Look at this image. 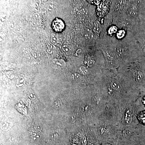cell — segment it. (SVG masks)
Segmentation results:
<instances>
[{"mask_svg":"<svg viewBox=\"0 0 145 145\" xmlns=\"http://www.w3.org/2000/svg\"><path fill=\"white\" fill-rule=\"evenodd\" d=\"M117 31V28L115 26H112L110 28L108 31V32L109 34H113L114 33H115Z\"/></svg>","mask_w":145,"mask_h":145,"instance_id":"obj_9","label":"cell"},{"mask_svg":"<svg viewBox=\"0 0 145 145\" xmlns=\"http://www.w3.org/2000/svg\"><path fill=\"white\" fill-rule=\"evenodd\" d=\"M138 119L141 123L145 125V111L141 112L138 115Z\"/></svg>","mask_w":145,"mask_h":145,"instance_id":"obj_4","label":"cell"},{"mask_svg":"<svg viewBox=\"0 0 145 145\" xmlns=\"http://www.w3.org/2000/svg\"><path fill=\"white\" fill-rule=\"evenodd\" d=\"M143 78V74L141 71H138L137 73L136 76V79L137 82L138 83H141Z\"/></svg>","mask_w":145,"mask_h":145,"instance_id":"obj_6","label":"cell"},{"mask_svg":"<svg viewBox=\"0 0 145 145\" xmlns=\"http://www.w3.org/2000/svg\"><path fill=\"white\" fill-rule=\"evenodd\" d=\"M89 3L91 4L99 5L101 0H87Z\"/></svg>","mask_w":145,"mask_h":145,"instance_id":"obj_11","label":"cell"},{"mask_svg":"<svg viewBox=\"0 0 145 145\" xmlns=\"http://www.w3.org/2000/svg\"><path fill=\"white\" fill-rule=\"evenodd\" d=\"M94 30L95 32L97 33L100 32L101 31V25L100 24V23L99 22H96L95 23Z\"/></svg>","mask_w":145,"mask_h":145,"instance_id":"obj_7","label":"cell"},{"mask_svg":"<svg viewBox=\"0 0 145 145\" xmlns=\"http://www.w3.org/2000/svg\"><path fill=\"white\" fill-rule=\"evenodd\" d=\"M52 27L55 32H61L64 30L65 24L61 19L56 18L53 21Z\"/></svg>","mask_w":145,"mask_h":145,"instance_id":"obj_2","label":"cell"},{"mask_svg":"<svg viewBox=\"0 0 145 145\" xmlns=\"http://www.w3.org/2000/svg\"><path fill=\"white\" fill-rule=\"evenodd\" d=\"M132 121V118L131 113L129 111H128L125 114V121L126 123L130 124Z\"/></svg>","mask_w":145,"mask_h":145,"instance_id":"obj_3","label":"cell"},{"mask_svg":"<svg viewBox=\"0 0 145 145\" xmlns=\"http://www.w3.org/2000/svg\"><path fill=\"white\" fill-rule=\"evenodd\" d=\"M125 31L124 30H120L117 33V37L119 39H121L123 38V37L125 36Z\"/></svg>","mask_w":145,"mask_h":145,"instance_id":"obj_10","label":"cell"},{"mask_svg":"<svg viewBox=\"0 0 145 145\" xmlns=\"http://www.w3.org/2000/svg\"><path fill=\"white\" fill-rule=\"evenodd\" d=\"M109 1L104 0L98 7L97 13L99 17H103L107 14L109 10Z\"/></svg>","mask_w":145,"mask_h":145,"instance_id":"obj_1","label":"cell"},{"mask_svg":"<svg viewBox=\"0 0 145 145\" xmlns=\"http://www.w3.org/2000/svg\"><path fill=\"white\" fill-rule=\"evenodd\" d=\"M111 86L112 88L118 90L120 89V86L119 84L116 83V82H113L111 83Z\"/></svg>","mask_w":145,"mask_h":145,"instance_id":"obj_8","label":"cell"},{"mask_svg":"<svg viewBox=\"0 0 145 145\" xmlns=\"http://www.w3.org/2000/svg\"><path fill=\"white\" fill-rule=\"evenodd\" d=\"M41 131L37 129H34L31 130L30 132L31 135L34 138L35 137H39L40 136Z\"/></svg>","mask_w":145,"mask_h":145,"instance_id":"obj_5","label":"cell"},{"mask_svg":"<svg viewBox=\"0 0 145 145\" xmlns=\"http://www.w3.org/2000/svg\"><path fill=\"white\" fill-rule=\"evenodd\" d=\"M79 70H80V72H81V73H83V74H85L87 72V70L85 67H80Z\"/></svg>","mask_w":145,"mask_h":145,"instance_id":"obj_12","label":"cell"}]
</instances>
